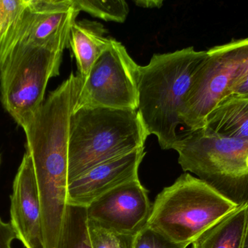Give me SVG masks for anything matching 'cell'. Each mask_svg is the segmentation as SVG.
Segmentation results:
<instances>
[{
    "mask_svg": "<svg viewBox=\"0 0 248 248\" xmlns=\"http://www.w3.org/2000/svg\"><path fill=\"white\" fill-rule=\"evenodd\" d=\"M72 113L45 106L23 127L33 163L42 208L45 248H58L68 192V142Z\"/></svg>",
    "mask_w": 248,
    "mask_h": 248,
    "instance_id": "cell-1",
    "label": "cell"
},
{
    "mask_svg": "<svg viewBox=\"0 0 248 248\" xmlns=\"http://www.w3.org/2000/svg\"><path fill=\"white\" fill-rule=\"evenodd\" d=\"M208 56L193 47L168 53L155 54L140 66L137 112L149 135L157 137L162 149H173L185 128L182 112L194 79Z\"/></svg>",
    "mask_w": 248,
    "mask_h": 248,
    "instance_id": "cell-2",
    "label": "cell"
},
{
    "mask_svg": "<svg viewBox=\"0 0 248 248\" xmlns=\"http://www.w3.org/2000/svg\"><path fill=\"white\" fill-rule=\"evenodd\" d=\"M149 135L137 111L74 109L70 124L68 182L98 165L144 147Z\"/></svg>",
    "mask_w": 248,
    "mask_h": 248,
    "instance_id": "cell-3",
    "label": "cell"
},
{
    "mask_svg": "<svg viewBox=\"0 0 248 248\" xmlns=\"http://www.w3.org/2000/svg\"><path fill=\"white\" fill-rule=\"evenodd\" d=\"M240 205L190 173L157 195L147 225L172 241L192 244Z\"/></svg>",
    "mask_w": 248,
    "mask_h": 248,
    "instance_id": "cell-4",
    "label": "cell"
},
{
    "mask_svg": "<svg viewBox=\"0 0 248 248\" xmlns=\"http://www.w3.org/2000/svg\"><path fill=\"white\" fill-rule=\"evenodd\" d=\"M173 149L184 171L238 205L248 202V141L219 136L203 128L186 132Z\"/></svg>",
    "mask_w": 248,
    "mask_h": 248,
    "instance_id": "cell-5",
    "label": "cell"
},
{
    "mask_svg": "<svg viewBox=\"0 0 248 248\" xmlns=\"http://www.w3.org/2000/svg\"><path fill=\"white\" fill-rule=\"evenodd\" d=\"M61 51L20 42L0 70V99L19 126L42 106L48 82L60 74Z\"/></svg>",
    "mask_w": 248,
    "mask_h": 248,
    "instance_id": "cell-6",
    "label": "cell"
},
{
    "mask_svg": "<svg viewBox=\"0 0 248 248\" xmlns=\"http://www.w3.org/2000/svg\"><path fill=\"white\" fill-rule=\"evenodd\" d=\"M198 70L184 102L182 121L186 132L205 128L208 115L228 96L248 55V38L214 47Z\"/></svg>",
    "mask_w": 248,
    "mask_h": 248,
    "instance_id": "cell-7",
    "label": "cell"
},
{
    "mask_svg": "<svg viewBox=\"0 0 248 248\" xmlns=\"http://www.w3.org/2000/svg\"><path fill=\"white\" fill-rule=\"evenodd\" d=\"M140 68L125 47L112 38L83 81L75 109L100 107L137 111Z\"/></svg>",
    "mask_w": 248,
    "mask_h": 248,
    "instance_id": "cell-8",
    "label": "cell"
},
{
    "mask_svg": "<svg viewBox=\"0 0 248 248\" xmlns=\"http://www.w3.org/2000/svg\"><path fill=\"white\" fill-rule=\"evenodd\" d=\"M153 205L140 180L106 192L87 208L89 221L122 234L136 236L147 224Z\"/></svg>",
    "mask_w": 248,
    "mask_h": 248,
    "instance_id": "cell-9",
    "label": "cell"
},
{
    "mask_svg": "<svg viewBox=\"0 0 248 248\" xmlns=\"http://www.w3.org/2000/svg\"><path fill=\"white\" fill-rule=\"evenodd\" d=\"M80 12L75 0H29L20 42L63 52Z\"/></svg>",
    "mask_w": 248,
    "mask_h": 248,
    "instance_id": "cell-10",
    "label": "cell"
},
{
    "mask_svg": "<svg viewBox=\"0 0 248 248\" xmlns=\"http://www.w3.org/2000/svg\"><path fill=\"white\" fill-rule=\"evenodd\" d=\"M10 224L26 248H45L42 208L33 163L25 153L13 182Z\"/></svg>",
    "mask_w": 248,
    "mask_h": 248,
    "instance_id": "cell-11",
    "label": "cell"
},
{
    "mask_svg": "<svg viewBox=\"0 0 248 248\" xmlns=\"http://www.w3.org/2000/svg\"><path fill=\"white\" fill-rule=\"evenodd\" d=\"M144 147L90 169L68 182L67 204L87 208L106 192L138 179V170L144 156Z\"/></svg>",
    "mask_w": 248,
    "mask_h": 248,
    "instance_id": "cell-12",
    "label": "cell"
},
{
    "mask_svg": "<svg viewBox=\"0 0 248 248\" xmlns=\"http://www.w3.org/2000/svg\"><path fill=\"white\" fill-rule=\"evenodd\" d=\"M106 33L107 30L101 23L87 19L76 21L71 28L69 47L83 81L111 42L112 38L106 36Z\"/></svg>",
    "mask_w": 248,
    "mask_h": 248,
    "instance_id": "cell-13",
    "label": "cell"
},
{
    "mask_svg": "<svg viewBox=\"0 0 248 248\" xmlns=\"http://www.w3.org/2000/svg\"><path fill=\"white\" fill-rule=\"evenodd\" d=\"M205 128L219 136L248 141V100L224 98L207 116Z\"/></svg>",
    "mask_w": 248,
    "mask_h": 248,
    "instance_id": "cell-14",
    "label": "cell"
},
{
    "mask_svg": "<svg viewBox=\"0 0 248 248\" xmlns=\"http://www.w3.org/2000/svg\"><path fill=\"white\" fill-rule=\"evenodd\" d=\"M248 224V202L204 231L192 248H243Z\"/></svg>",
    "mask_w": 248,
    "mask_h": 248,
    "instance_id": "cell-15",
    "label": "cell"
},
{
    "mask_svg": "<svg viewBox=\"0 0 248 248\" xmlns=\"http://www.w3.org/2000/svg\"><path fill=\"white\" fill-rule=\"evenodd\" d=\"M29 0H0V70L20 42Z\"/></svg>",
    "mask_w": 248,
    "mask_h": 248,
    "instance_id": "cell-16",
    "label": "cell"
},
{
    "mask_svg": "<svg viewBox=\"0 0 248 248\" xmlns=\"http://www.w3.org/2000/svg\"><path fill=\"white\" fill-rule=\"evenodd\" d=\"M58 248H93L87 208L67 205Z\"/></svg>",
    "mask_w": 248,
    "mask_h": 248,
    "instance_id": "cell-17",
    "label": "cell"
},
{
    "mask_svg": "<svg viewBox=\"0 0 248 248\" xmlns=\"http://www.w3.org/2000/svg\"><path fill=\"white\" fill-rule=\"evenodd\" d=\"M80 11L86 12L105 21L124 23L129 8L123 0H75Z\"/></svg>",
    "mask_w": 248,
    "mask_h": 248,
    "instance_id": "cell-18",
    "label": "cell"
},
{
    "mask_svg": "<svg viewBox=\"0 0 248 248\" xmlns=\"http://www.w3.org/2000/svg\"><path fill=\"white\" fill-rule=\"evenodd\" d=\"M93 248H134L136 236L122 234L88 220Z\"/></svg>",
    "mask_w": 248,
    "mask_h": 248,
    "instance_id": "cell-19",
    "label": "cell"
},
{
    "mask_svg": "<svg viewBox=\"0 0 248 248\" xmlns=\"http://www.w3.org/2000/svg\"><path fill=\"white\" fill-rule=\"evenodd\" d=\"M188 245L176 243L146 225L136 235L134 248H186Z\"/></svg>",
    "mask_w": 248,
    "mask_h": 248,
    "instance_id": "cell-20",
    "label": "cell"
},
{
    "mask_svg": "<svg viewBox=\"0 0 248 248\" xmlns=\"http://www.w3.org/2000/svg\"><path fill=\"white\" fill-rule=\"evenodd\" d=\"M16 238L11 224L4 223L0 218V248H12V243Z\"/></svg>",
    "mask_w": 248,
    "mask_h": 248,
    "instance_id": "cell-21",
    "label": "cell"
},
{
    "mask_svg": "<svg viewBox=\"0 0 248 248\" xmlns=\"http://www.w3.org/2000/svg\"><path fill=\"white\" fill-rule=\"evenodd\" d=\"M227 96L248 100V75L236 80L233 83Z\"/></svg>",
    "mask_w": 248,
    "mask_h": 248,
    "instance_id": "cell-22",
    "label": "cell"
},
{
    "mask_svg": "<svg viewBox=\"0 0 248 248\" xmlns=\"http://www.w3.org/2000/svg\"><path fill=\"white\" fill-rule=\"evenodd\" d=\"M136 4L140 7H144V8H159L163 5V1H156V0H147V1H136Z\"/></svg>",
    "mask_w": 248,
    "mask_h": 248,
    "instance_id": "cell-23",
    "label": "cell"
},
{
    "mask_svg": "<svg viewBox=\"0 0 248 248\" xmlns=\"http://www.w3.org/2000/svg\"><path fill=\"white\" fill-rule=\"evenodd\" d=\"M248 75V55L247 58L243 61L242 63L241 66H240V69H239L238 75H237L236 80H239V79L243 78V77H246ZM234 81V82H235Z\"/></svg>",
    "mask_w": 248,
    "mask_h": 248,
    "instance_id": "cell-24",
    "label": "cell"
},
{
    "mask_svg": "<svg viewBox=\"0 0 248 248\" xmlns=\"http://www.w3.org/2000/svg\"><path fill=\"white\" fill-rule=\"evenodd\" d=\"M243 248H248V224L246 237H245L244 243H243Z\"/></svg>",
    "mask_w": 248,
    "mask_h": 248,
    "instance_id": "cell-25",
    "label": "cell"
}]
</instances>
